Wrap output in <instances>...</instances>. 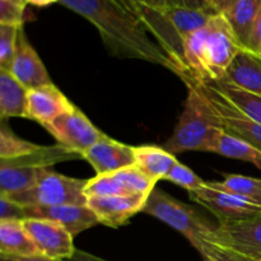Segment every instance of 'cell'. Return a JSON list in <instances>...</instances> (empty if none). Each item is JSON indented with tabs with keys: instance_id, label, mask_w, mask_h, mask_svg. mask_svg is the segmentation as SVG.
I'll return each mask as SVG.
<instances>
[{
	"instance_id": "cell-11",
	"label": "cell",
	"mask_w": 261,
	"mask_h": 261,
	"mask_svg": "<svg viewBox=\"0 0 261 261\" xmlns=\"http://www.w3.org/2000/svg\"><path fill=\"white\" fill-rule=\"evenodd\" d=\"M189 194L191 200L214 214L219 224L240 222L261 214V206L242 200L232 194L209 188L206 184Z\"/></svg>"
},
{
	"instance_id": "cell-24",
	"label": "cell",
	"mask_w": 261,
	"mask_h": 261,
	"mask_svg": "<svg viewBox=\"0 0 261 261\" xmlns=\"http://www.w3.org/2000/svg\"><path fill=\"white\" fill-rule=\"evenodd\" d=\"M214 88L226 97L229 103L233 105L240 112L251 119L252 121H256L261 124V96L260 94L252 93L246 91L236 84L231 83L228 81H212Z\"/></svg>"
},
{
	"instance_id": "cell-35",
	"label": "cell",
	"mask_w": 261,
	"mask_h": 261,
	"mask_svg": "<svg viewBox=\"0 0 261 261\" xmlns=\"http://www.w3.org/2000/svg\"><path fill=\"white\" fill-rule=\"evenodd\" d=\"M249 48L261 55V10H260L259 15H257L256 22H255L254 30H252L251 38H250Z\"/></svg>"
},
{
	"instance_id": "cell-21",
	"label": "cell",
	"mask_w": 261,
	"mask_h": 261,
	"mask_svg": "<svg viewBox=\"0 0 261 261\" xmlns=\"http://www.w3.org/2000/svg\"><path fill=\"white\" fill-rule=\"evenodd\" d=\"M261 10V0H236L222 14L245 48H249L252 30Z\"/></svg>"
},
{
	"instance_id": "cell-39",
	"label": "cell",
	"mask_w": 261,
	"mask_h": 261,
	"mask_svg": "<svg viewBox=\"0 0 261 261\" xmlns=\"http://www.w3.org/2000/svg\"><path fill=\"white\" fill-rule=\"evenodd\" d=\"M138 2L143 3L145 5H150V7H167L171 4V0H138Z\"/></svg>"
},
{
	"instance_id": "cell-8",
	"label": "cell",
	"mask_w": 261,
	"mask_h": 261,
	"mask_svg": "<svg viewBox=\"0 0 261 261\" xmlns=\"http://www.w3.org/2000/svg\"><path fill=\"white\" fill-rule=\"evenodd\" d=\"M206 244L246 261H261V214L232 223L218 224Z\"/></svg>"
},
{
	"instance_id": "cell-42",
	"label": "cell",
	"mask_w": 261,
	"mask_h": 261,
	"mask_svg": "<svg viewBox=\"0 0 261 261\" xmlns=\"http://www.w3.org/2000/svg\"><path fill=\"white\" fill-rule=\"evenodd\" d=\"M205 261H213V260H211V259H205Z\"/></svg>"
},
{
	"instance_id": "cell-6",
	"label": "cell",
	"mask_w": 261,
	"mask_h": 261,
	"mask_svg": "<svg viewBox=\"0 0 261 261\" xmlns=\"http://www.w3.org/2000/svg\"><path fill=\"white\" fill-rule=\"evenodd\" d=\"M143 213L172 227L203 255L206 241L217 226H213L194 206L177 200L166 191L154 189L148 196Z\"/></svg>"
},
{
	"instance_id": "cell-31",
	"label": "cell",
	"mask_w": 261,
	"mask_h": 261,
	"mask_svg": "<svg viewBox=\"0 0 261 261\" xmlns=\"http://www.w3.org/2000/svg\"><path fill=\"white\" fill-rule=\"evenodd\" d=\"M25 7L9 2L0 0V24H9L22 27Z\"/></svg>"
},
{
	"instance_id": "cell-30",
	"label": "cell",
	"mask_w": 261,
	"mask_h": 261,
	"mask_svg": "<svg viewBox=\"0 0 261 261\" xmlns=\"http://www.w3.org/2000/svg\"><path fill=\"white\" fill-rule=\"evenodd\" d=\"M165 180L171 181L175 185L181 186L185 190H188L189 193H193V191L198 190L199 188L205 184V181L201 180L193 170L188 167V166L182 165L177 161L176 165L171 168L170 172L167 173V176L165 177Z\"/></svg>"
},
{
	"instance_id": "cell-5",
	"label": "cell",
	"mask_w": 261,
	"mask_h": 261,
	"mask_svg": "<svg viewBox=\"0 0 261 261\" xmlns=\"http://www.w3.org/2000/svg\"><path fill=\"white\" fill-rule=\"evenodd\" d=\"M78 153L60 144L41 145L40 149L12 160H0V194L12 195L31 189L51 166L79 160Z\"/></svg>"
},
{
	"instance_id": "cell-12",
	"label": "cell",
	"mask_w": 261,
	"mask_h": 261,
	"mask_svg": "<svg viewBox=\"0 0 261 261\" xmlns=\"http://www.w3.org/2000/svg\"><path fill=\"white\" fill-rule=\"evenodd\" d=\"M23 226L37 246L40 254L54 260L68 261L75 254L74 237L60 224L47 219L27 218Z\"/></svg>"
},
{
	"instance_id": "cell-23",
	"label": "cell",
	"mask_w": 261,
	"mask_h": 261,
	"mask_svg": "<svg viewBox=\"0 0 261 261\" xmlns=\"http://www.w3.org/2000/svg\"><path fill=\"white\" fill-rule=\"evenodd\" d=\"M37 246L23 226V221H0V255H38Z\"/></svg>"
},
{
	"instance_id": "cell-33",
	"label": "cell",
	"mask_w": 261,
	"mask_h": 261,
	"mask_svg": "<svg viewBox=\"0 0 261 261\" xmlns=\"http://www.w3.org/2000/svg\"><path fill=\"white\" fill-rule=\"evenodd\" d=\"M201 256H203L204 259H211L213 261H246L244 259H240V257L234 256V255L229 254V252L224 251V250L219 249V247L211 244L206 245L205 250H204Z\"/></svg>"
},
{
	"instance_id": "cell-1",
	"label": "cell",
	"mask_w": 261,
	"mask_h": 261,
	"mask_svg": "<svg viewBox=\"0 0 261 261\" xmlns=\"http://www.w3.org/2000/svg\"><path fill=\"white\" fill-rule=\"evenodd\" d=\"M60 4L92 23L112 56L148 61L176 74L172 61L150 37L140 20L119 2L60 0Z\"/></svg>"
},
{
	"instance_id": "cell-27",
	"label": "cell",
	"mask_w": 261,
	"mask_h": 261,
	"mask_svg": "<svg viewBox=\"0 0 261 261\" xmlns=\"http://www.w3.org/2000/svg\"><path fill=\"white\" fill-rule=\"evenodd\" d=\"M84 194H86L87 198H91V196L133 195L115 172L96 175V177L89 178L86 189H84Z\"/></svg>"
},
{
	"instance_id": "cell-10",
	"label": "cell",
	"mask_w": 261,
	"mask_h": 261,
	"mask_svg": "<svg viewBox=\"0 0 261 261\" xmlns=\"http://www.w3.org/2000/svg\"><path fill=\"white\" fill-rule=\"evenodd\" d=\"M43 127L55 138L56 144L78 153L81 157L106 135L94 126L76 106Z\"/></svg>"
},
{
	"instance_id": "cell-38",
	"label": "cell",
	"mask_w": 261,
	"mask_h": 261,
	"mask_svg": "<svg viewBox=\"0 0 261 261\" xmlns=\"http://www.w3.org/2000/svg\"><path fill=\"white\" fill-rule=\"evenodd\" d=\"M68 261H107V260L96 256V255H93V254H89V252L76 250L75 254L73 255V257H71V259H69Z\"/></svg>"
},
{
	"instance_id": "cell-36",
	"label": "cell",
	"mask_w": 261,
	"mask_h": 261,
	"mask_svg": "<svg viewBox=\"0 0 261 261\" xmlns=\"http://www.w3.org/2000/svg\"><path fill=\"white\" fill-rule=\"evenodd\" d=\"M0 261H63L54 260L42 254L31 255V256H10V255H0Z\"/></svg>"
},
{
	"instance_id": "cell-34",
	"label": "cell",
	"mask_w": 261,
	"mask_h": 261,
	"mask_svg": "<svg viewBox=\"0 0 261 261\" xmlns=\"http://www.w3.org/2000/svg\"><path fill=\"white\" fill-rule=\"evenodd\" d=\"M171 4L176 5V7L186 8V9L206 10V12L216 13L212 9L209 0H171Z\"/></svg>"
},
{
	"instance_id": "cell-19",
	"label": "cell",
	"mask_w": 261,
	"mask_h": 261,
	"mask_svg": "<svg viewBox=\"0 0 261 261\" xmlns=\"http://www.w3.org/2000/svg\"><path fill=\"white\" fill-rule=\"evenodd\" d=\"M28 89L13 76L9 70L0 69V116L27 119Z\"/></svg>"
},
{
	"instance_id": "cell-17",
	"label": "cell",
	"mask_w": 261,
	"mask_h": 261,
	"mask_svg": "<svg viewBox=\"0 0 261 261\" xmlns=\"http://www.w3.org/2000/svg\"><path fill=\"white\" fill-rule=\"evenodd\" d=\"M97 175L114 173L122 168L134 166V147L122 144L105 135L82 155Z\"/></svg>"
},
{
	"instance_id": "cell-26",
	"label": "cell",
	"mask_w": 261,
	"mask_h": 261,
	"mask_svg": "<svg viewBox=\"0 0 261 261\" xmlns=\"http://www.w3.org/2000/svg\"><path fill=\"white\" fill-rule=\"evenodd\" d=\"M40 148L41 145L31 143L15 135L5 124H3L0 127V160L22 157Z\"/></svg>"
},
{
	"instance_id": "cell-4",
	"label": "cell",
	"mask_w": 261,
	"mask_h": 261,
	"mask_svg": "<svg viewBox=\"0 0 261 261\" xmlns=\"http://www.w3.org/2000/svg\"><path fill=\"white\" fill-rule=\"evenodd\" d=\"M188 97L172 135L163 144L167 152H206L211 140L223 130L221 119L204 94L194 84L185 83Z\"/></svg>"
},
{
	"instance_id": "cell-40",
	"label": "cell",
	"mask_w": 261,
	"mask_h": 261,
	"mask_svg": "<svg viewBox=\"0 0 261 261\" xmlns=\"http://www.w3.org/2000/svg\"><path fill=\"white\" fill-rule=\"evenodd\" d=\"M28 4L35 5V7H47L54 3H60V0H27Z\"/></svg>"
},
{
	"instance_id": "cell-20",
	"label": "cell",
	"mask_w": 261,
	"mask_h": 261,
	"mask_svg": "<svg viewBox=\"0 0 261 261\" xmlns=\"http://www.w3.org/2000/svg\"><path fill=\"white\" fill-rule=\"evenodd\" d=\"M176 162L177 160L175 155L167 152L163 147H155V145L134 147V165L154 182L165 180Z\"/></svg>"
},
{
	"instance_id": "cell-25",
	"label": "cell",
	"mask_w": 261,
	"mask_h": 261,
	"mask_svg": "<svg viewBox=\"0 0 261 261\" xmlns=\"http://www.w3.org/2000/svg\"><path fill=\"white\" fill-rule=\"evenodd\" d=\"M209 188L232 194L237 198L261 206V178L242 175H224L222 181H205Z\"/></svg>"
},
{
	"instance_id": "cell-3",
	"label": "cell",
	"mask_w": 261,
	"mask_h": 261,
	"mask_svg": "<svg viewBox=\"0 0 261 261\" xmlns=\"http://www.w3.org/2000/svg\"><path fill=\"white\" fill-rule=\"evenodd\" d=\"M135 15L150 37L172 61L176 75L185 73L184 66V46L189 36L209 22L216 13L206 10H194L167 5L150 7L138 2Z\"/></svg>"
},
{
	"instance_id": "cell-9",
	"label": "cell",
	"mask_w": 261,
	"mask_h": 261,
	"mask_svg": "<svg viewBox=\"0 0 261 261\" xmlns=\"http://www.w3.org/2000/svg\"><path fill=\"white\" fill-rule=\"evenodd\" d=\"M181 79L184 83L194 84L204 94V97L217 111L223 125V129L227 133L241 138L261 152V124L252 121L242 112H240L233 105L229 103L226 97L222 96L214 88L211 82H198L189 75L182 76Z\"/></svg>"
},
{
	"instance_id": "cell-32",
	"label": "cell",
	"mask_w": 261,
	"mask_h": 261,
	"mask_svg": "<svg viewBox=\"0 0 261 261\" xmlns=\"http://www.w3.org/2000/svg\"><path fill=\"white\" fill-rule=\"evenodd\" d=\"M24 206L0 194V221H24Z\"/></svg>"
},
{
	"instance_id": "cell-7",
	"label": "cell",
	"mask_w": 261,
	"mask_h": 261,
	"mask_svg": "<svg viewBox=\"0 0 261 261\" xmlns=\"http://www.w3.org/2000/svg\"><path fill=\"white\" fill-rule=\"evenodd\" d=\"M87 182L88 180L60 175L48 168L35 186L7 196L23 206L87 204V196L84 194Z\"/></svg>"
},
{
	"instance_id": "cell-14",
	"label": "cell",
	"mask_w": 261,
	"mask_h": 261,
	"mask_svg": "<svg viewBox=\"0 0 261 261\" xmlns=\"http://www.w3.org/2000/svg\"><path fill=\"white\" fill-rule=\"evenodd\" d=\"M147 200L148 195L91 196L87 198V205L94 212L99 224L119 228L138 213H143Z\"/></svg>"
},
{
	"instance_id": "cell-28",
	"label": "cell",
	"mask_w": 261,
	"mask_h": 261,
	"mask_svg": "<svg viewBox=\"0 0 261 261\" xmlns=\"http://www.w3.org/2000/svg\"><path fill=\"white\" fill-rule=\"evenodd\" d=\"M117 177L122 181L127 190L133 195H150L153 190L155 189V184L153 180H150L147 175L142 172L137 166H130V167L122 168L117 171Z\"/></svg>"
},
{
	"instance_id": "cell-41",
	"label": "cell",
	"mask_w": 261,
	"mask_h": 261,
	"mask_svg": "<svg viewBox=\"0 0 261 261\" xmlns=\"http://www.w3.org/2000/svg\"><path fill=\"white\" fill-rule=\"evenodd\" d=\"M9 2L15 3V4H19V5H22V7H25V5L28 4L27 0H9Z\"/></svg>"
},
{
	"instance_id": "cell-22",
	"label": "cell",
	"mask_w": 261,
	"mask_h": 261,
	"mask_svg": "<svg viewBox=\"0 0 261 261\" xmlns=\"http://www.w3.org/2000/svg\"><path fill=\"white\" fill-rule=\"evenodd\" d=\"M206 152L221 154L227 158L244 161V162L252 163L255 167L261 170V152L245 142L244 139L229 134L226 130H221L209 143Z\"/></svg>"
},
{
	"instance_id": "cell-37",
	"label": "cell",
	"mask_w": 261,
	"mask_h": 261,
	"mask_svg": "<svg viewBox=\"0 0 261 261\" xmlns=\"http://www.w3.org/2000/svg\"><path fill=\"white\" fill-rule=\"evenodd\" d=\"M234 2H236V0H209L212 9H213L217 14H222V13L226 12Z\"/></svg>"
},
{
	"instance_id": "cell-15",
	"label": "cell",
	"mask_w": 261,
	"mask_h": 261,
	"mask_svg": "<svg viewBox=\"0 0 261 261\" xmlns=\"http://www.w3.org/2000/svg\"><path fill=\"white\" fill-rule=\"evenodd\" d=\"M9 71L28 91L53 84L45 64L28 41L23 27H20L18 32L17 50Z\"/></svg>"
},
{
	"instance_id": "cell-13",
	"label": "cell",
	"mask_w": 261,
	"mask_h": 261,
	"mask_svg": "<svg viewBox=\"0 0 261 261\" xmlns=\"http://www.w3.org/2000/svg\"><path fill=\"white\" fill-rule=\"evenodd\" d=\"M27 218L47 219L63 226L73 237L99 224L94 212L87 204H64V205L24 206Z\"/></svg>"
},
{
	"instance_id": "cell-29",
	"label": "cell",
	"mask_w": 261,
	"mask_h": 261,
	"mask_svg": "<svg viewBox=\"0 0 261 261\" xmlns=\"http://www.w3.org/2000/svg\"><path fill=\"white\" fill-rule=\"evenodd\" d=\"M23 27V25H22ZM19 28L17 25L0 24V69L9 70L17 50Z\"/></svg>"
},
{
	"instance_id": "cell-2",
	"label": "cell",
	"mask_w": 261,
	"mask_h": 261,
	"mask_svg": "<svg viewBox=\"0 0 261 261\" xmlns=\"http://www.w3.org/2000/svg\"><path fill=\"white\" fill-rule=\"evenodd\" d=\"M245 48L223 14H216L191 33L184 46L185 73L198 82L221 81L237 54Z\"/></svg>"
},
{
	"instance_id": "cell-16",
	"label": "cell",
	"mask_w": 261,
	"mask_h": 261,
	"mask_svg": "<svg viewBox=\"0 0 261 261\" xmlns=\"http://www.w3.org/2000/svg\"><path fill=\"white\" fill-rule=\"evenodd\" d=\"M74 109L75 106L54 83L28 91L27 119L42 126Z\"/></svg>"
},
{
	"instance_id": "cell-18",
	"label": "cell",
	"mask_w": 261,
	"mask_h": 261,
	"mask_svg": "<svg viewBox=\"0 0 261 261\" xmlns=\"http://www.w3.org/2000/svg\"><path fill=\"white\" fill-rule=\"evenodd\" d=\"M223 79L261 96V55L250 48H242Z\"/></svg>"
}]
</instances>
